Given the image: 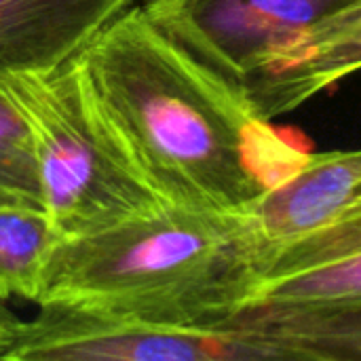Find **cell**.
<instances>
[{"label":"cell","instance_id":"6da1fadb","mask_svg":"<svg viewBox=\"0 0 361 361\" xmlns=\"http://www.w3.org/2000/svg\"><path fill=\"white\" fill-rule=\"evenodd\" d=\"M76 57L108 123L171 205L243 209L311 157L245 87L178 44L144 6L114 17Z\"/></svg>","mask_w":361,"mask_h":361},{"label":"cell","instance_id":"7a4b0ae2","mask_svg":"<svg viewBox=\"0 0 361 361\" xmlns=\"http://www.w3.org/2000/svg\"><path fill=\"white\" fill-rule=\"evenodd\" d=\"M254 275L243 214L165 203L112 226L63 237L44 269L38 302L108 307L146 322L218 328Z\"/></svg>","mask_w":361,"mask_h":361},{"label":"cell","instance_id":"3957f363","mask_svg":"<svg viewBox=\"0 0 361 361\" xmlns=\"http://www.w3.org/2000/svg\"><path fill=\"white\" fill-rule=\"evenodd\" d=\"M36 144L42 203L63 237L112 226L167 201L97 106L78 57L4 76Z\"/></svg>","mask_w":361,"mask_h":361},{"label":"cell","instance_id":"277c9868","mask_svg":"<svg viewBox=\"0 0 361 361\" xmlns=\"http://www.w3.org/2000/svg\"><path fill=\"white\" fill-rule=\"evenodd\" d=\"M0 349L4 361H260L288 353L235 328H180L89 302L36 305Z\"/></svg>","mask_w":361,"mask_h":361},{"label":"cell","instance_id":"5b68a950","mask_svg":"<svg viewBox=\"0 0 361 361\" xmlns=\"http://www.w3.org/2000/svg\"><path fill=\"white\" fill-rule=\"evenodd\" d=\"M345 2L349 0H146L142 6L178 44L247 87L277 51Z\"/></svg>","mask_w":361,"mask_h":361},{"label":"cell","instance_id":"8992f818","mask_svg":"<svg viewBox=\"0 0 361 361\" xmlns=\"http://www.w3.org/2000/svg\"><path fill=\"white\" fill-rule=\"evenodd\" d=\"M360 307L361 212H357L264 256L254 267L252 281L233 317L334 313Z\"/></svg>","mask_w":361,"mask_h":361},{"label":"cell","instance_id":"52a82bcc","mask_svg":"<svg viewBox=\"0 0 361 361\" xmlns=\"http://www.w3.org/2000/svg\"><path fill=\"white\" fill-rule=\"evenodd\" d=\"M239 212L256 267L275 250L361 212V148L311 152L300 169Z\"/></svg>","mask_w":361,"mask_h":361},{"label":"cell","instance_id":"ba28073f","mask_svg":"<svg viewBox=\"0 0 361 361\" xmlns=\"http://www.w3.org/2000/svg\"><path fill=\"white\" fill-rule=\"evenodd\" d=\"M360 70L361 0H349L277 51L245 89L273 121Z\"/></svg>","mask_w":361,"mask_h":361},{"label":"cell","instance_id":"9c48e42d","mask_svg":"<svg viewBox=\"0 0 361 361\" xmlns=\"http://www.w3.org/2000/svg\"><path fill=\"white\" fill-rule=\"evenodd\" d=\"M133 0H0V78L57 68Z\"/></svg>","mask_w":361,"mask_h":361},{"label":"cell","instance_id":"30bf717a","mask_svg":"<svg viewBox=\"0 0 361 361\" xmlns=\"http://www.w3.org/2000/svg\"><path fill=\"white\" fill-rule=\"evenodd\" d=\"M235 328L281 347L290 360L361 361V307L334 313L233 317Z\"/></svg>","mask_w":361,"mask_h":361},{"label":"cell","instance_id":"8fae6325","mask_svg":"<svg viewBox=\"0 0 361 361\" xmlns=\"http://www.w3.org/2000/svg\"><path fill=\"white\" fill-rule=\"evenodd\" d=\"M63 239L44 207H0V296L38 302L42 275Z\"/></svg>","mask_w":361,"mask_h":361},{"label":"cell","instance_id":"7c38bea8","mask_svg":"<svg viewBox=\"0 0 361 361\" xmlns=\"http://www.w3.org/2000/svg\"><path fill=\"white\" fill-rule=\"evenodd\" d=\"M44 207L36 144L30 123L0 78V207Z\"/></svg>","mask_w":361,"mask_h":361},{"label":"cell","instance_id":"4fadbf2b","mask_svg":"<svg viewBox=\"0 0 361 361\" xmlns=\"http://www.w3.org/2000/svg\"><path fill=\"white\" fill-rule=\"evenodd\" d=\"M19 324H21V319L8 309L6 300L0 296V349L11 341V336L15 334Z\"/></svg>","mask_w":361,"mask_h":361}]
</instances>
